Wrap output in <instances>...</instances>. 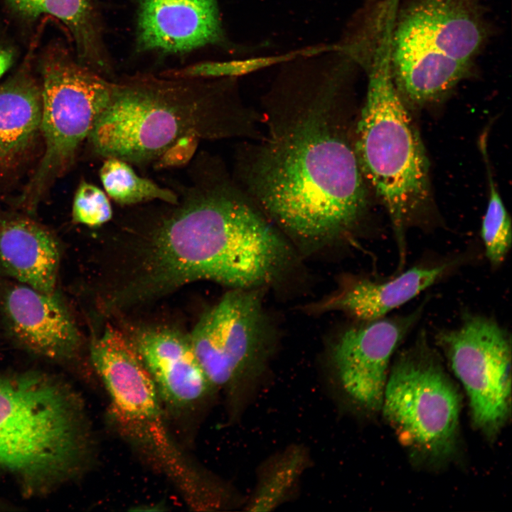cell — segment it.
I'll use <instances>...</instances> for the list:
<instances>
[{
  "mask_svg": "<svg viewBox=\"0 0 512 512\" xmlns=\"http://www.w3.org/2000/svg\"><path fill=\"white\" fill-rule=\"evenodd\" d=\"M60 246L45 226L23 216L0 217V267L13 280L56 292Z\"/></svg>",
  "mask_w": 512,
  "mask_h": 512,
  "instance_id": "cell-17",
  "label": "cell"
},
{
  "mask_svg": "<svg viewBox=\"0 0 512 512\" xmlns=\"http://www.w3.org/2000/svg\"><path fill=\"white\" fill-rule=\"evenodd\" d=\"M17 53L16 47L11 41L0 38V79L13 66Z\"/></svg>",
  "mask_w": 512,
  "mask_h": 512,
  "instance_id": "cell-27",
  "label": "cell"
},
{
  "mask_svg": "<svg viewBox=\"0 0 512 512\" xmlns=\"http://www.w3.org/2000/svg\"><path fill=\"white\" fill-rule=\"evenodd\" d=\"M341 74L272 96L267 135L247 148L241 180L266 215L300 243L345 238L367 212V185L341 107Z\"/></svg>",
  "mask_w": 512,
  "mask_h": 512,
  "instance_id": "cell-1",
  "label": "cell"
},
{
  "mask_svg": "<svg viewBox=\"0 0 512 512\" xmlns=\"http://www.w3.org/2000/svg\"><path fill=\"white\" fill-rule=\"evenodd\" d=\"M200 139L185 137L168 148L155 161L159 167H174L188 162L193 156Z\"/></svg>",
  "mask_w": 512,
  "mask_h": 512,
  "instance_id": "cell-26",
  "label": "cell"
},
{
  "mask_svg": "<svg viewBox=\"0 0 512 512\" xmlns=\"http://www.w3.org/2000/svg\"><path fill=\"white\" fill-rule=\"evenodd\" d=\"M435 338L466 390L474 426L494 437L511 411V343L508 331L492 318L466 313L460 324L439 331Z\"/></svg>",
  "mask_w": 512,
  "mask_h": 512,
  "instance_id": "cell-10",
  "label": "cell"
},
{
  "mask_svg": "<svg viewBox=\"0 0 512 512\" xmlns=\"http://www.w3.org/2000/svg\"><path fill=\"white\" fill-rule=\"evenodd\" d=\"M353 146L367 186L384 206L405 264L406 233L430 195L429 163L420 134L393 80L389 55L375 60L356 125Z\"/></svg>",
  "mask_w": 512,
  "mask_h": 512,
  "instance_id": "cell-4",
  "label": "cell"
},
{
  "mask_svg": "<svg viewBox=\"0 0 512 512\" xmlns=\"http://www.w3.org/2000/svg\"><path fill=\"white\" fill-rule=\"evenodd\" d=\"M178 201L142 208L149 215L137 272L123 287L132 304L209 280L262 289L295 262L284 235L250 203L215 159H199Z\"/></svg>",
  "mask_w": 512,
  "mask_h": 512,
  "instance_id": "cell-2",
  "label": "cell"
},
{
  "mask_svg": "<svg viewBox=\"0 0 512 512\" xmlns=\"http://www.w3.org/2000/svg\"><path fill=\"white\" fill-rule=\"evenodd\" d=\"M487 169L490 191L481 235L486 256L491 267L496 269L505 261L511 247V221L491 178L488 164Z\"/></svg>",
  "mask_w": 512,
  "mask_h": 512,
  "instance_id": "cell-23",
  "label": "cell"
},
{
  "mask_svg": "<svg viewBox=\"0 0 512 512\" xmlns=\"http://www.w3.org/2000/svg\"><path fill=\"white\" fill-rule=\"evenodd\" d=\"M305 455L300 449L284 452L263 473L251 502L250 511H268L280 503L301 474Z\"/></svg>",
  "mask_w": 512,
  "mask_h": 512,
  "instance_id": "cell-22",
  "label": "cell"
},
{
  "mask_svg": "<svg viewBox=\"0 0 512 512\" xmlns=\"http://www.w3.org/2000/svg\"><path fill=\"white\" fill-rule=\"evenodd\" d=\"M0 306L11 334L33 353L58 359L78 350L79 330L57 292L47 294L13 280L1 287Z\"/></svg>",
  "mask_w": 512,
  "mask_h": 512,
  "instance_id": "cell-12",
  "label": "cell"
},
{
  "mask_svg": "<svg viewBox=\"0 0 512 512\" xmlns=\"http://www.w3.org/2000/svg\"><path fill=\"white\" fill-rule=\"evenodd\" d=\"M18 20L34 23L51 17L68 31L77 60L102 73L110 70L102 26L95 0H2Z\"/></svg>",
  "mask_w": 512,
  "mask_h": 512,
  "instance_id": "cell-20",
  "label": "cell"
},
{
  "mask_svg": "<svg viewBox=\"0 0 512 512\" xmlns=\"http://www.w3.org/2000/svg\"><path fill=\"white\" fill-rule=\"evenodd\" d=\"M72 216L74 222L89 227H99L113 216L110 198L95 185L82 182L75 191Z\"/></svg>",
  "mask_w": 512,
  "mask_h": 512,
  "instance_id": "cell-25",
  "label": "cell"
},
{
  "mask_svg": "<svg viewBox=\"0 0 512 512\" xmlns=\"http://www.w3.org/2000/svg\"><path fill=\"white\" fill-rule=\"evenodd\" d=\"M42 95L45 149L20 199L33 210L47 188L72 164L106 106L112 82L80 63L62 41L44 46L36 60Z\"/></svg>",
  "mask_w": 512,
  "mask_h": 512,
  "instance_id": "cell-6",
  "label": "cell"
},
{
  "mask_svg": "<svg viewBox=\"0 0 512 512\" xmlns=\"http://www.w3.org/2000/svg\"><path fill=\"white\" fill-rule=\"evenodd\" d=\"M100 178L108 197L122 206H133L154 201L174 204L178 201L174 189L160 186L139 176L128 162L114 157L105 159Z\"/></svg>",
  "mask_w": 512,
  "mask_h": 512,
  "instance_id": "cell-21",
  "label": "cell"
},
{
  "mask_svg": "<svg viewBox=\"0 0 512 512\" xmlns=\"http://www.w3.org/2000/svg\"><path fill=\"white\" fill-rule=\"evenodd\" d=\"M73 393L35 373L0 377V466L28 490L65 478L86 449Z\"/></svg>",
  "mask_w": 512,
  "mask_h": 512,
  "instance_id": "cell-5",
  "label": "cell"
},
{
  "mask_svg": "<svg viewBox=\"0 0 512 512\" xmlns=\"http://www.w3.org/2000/svg\"><path fill=\"white\" fill-rule=\"evenodd\" d=\"M459 260L419 265L383 282L351 279L339 290L311 305L317 313L341 311L358 321L383 318L437 283L457 265Z\"/></svg>",
  "mask_w": 512,
  "mask_h": 512,
  "instance_id": "cell-16",
  "label": "cell"
},
{
  "mask_svg": "<svg viewBox=\"0 0 512 512\" xmlns=\"http://www.w3.org/2000/svg\"><path fill=\"white\" fill-rule=\"evenodd\" d=\"M422 309L420 306L405 315L358 321L338 338L333 363L343 390L361 407L380 410L391 357Z\"/></svg>",
  "mask_w": 512,
  "mask_h": 512,
  "instance_id": "cell-11",
  "label": "cell"
},
{
  "mask_svg": "<svg viewBox=\"0 0 512 512\" xmlns=\"http://www.w3.org/2000/svg\"><path fill=\"white\" fill-rule=\"evenodd\" d=\"M168 78L143 75L112 82L87 137L94 154L142 166L181 138L221 139L243 131L241 108L222 82Z\"/></svg>",
  "mask_w": 512,
  "mask_h": 512,
  "instance_id": "cell-3",
  "label": "cell"
},
{
  "mask_svg": "<svg viewBox=\"0 0 512 512\" xmlns=\"http://www.w3.org/2000/svg\"><path fill=\"white\" fill-rule=\"evenodd\" d=\"M403 351L387 378L380 410L401 440L432 461L455 450L460 397L425 334Z\"/></svg>",
  "mask_w": 512,
  "mask_h": 512,
  "instance_id": "cell-7",
  "label": "cell"
},
{
  "mask_svg": "<svg viewBox=\"0 0 512 512\" xmlns=\"http://www.w3.org/2000/svg\"><path fill=\"white\" fill-rule=\"evenodd\" d=\"M389 61L401 97L415 105L437 100L469 73V65L407 38L393 35Z\"/></svg>",
  "mask_w": 512,
  "mask_h": 512,
  "instance_id": "cell-19",
  "label": "cell"
},
{
  "mask_svg": "<svg viewBox=\"0 0 512 512\" xmlns=\"http://www.w3.org/2000/svg\"><path fill=\"white\" fill-rule=\"evenodd\" d=\"M161 401L183 409L199 402L212 387L191 346L188 335L168 327L137 330L129 338Z\"/></svg>",
  "mask_w": 512,
  "mask_h": 512,
  "instance_id": "cell-15",
  "label": "cell"
},
{
  "mask_svg": "<svg viewBox=\"0 0 512 512\" xmlns=\"http://www.w3.org/2000/svg\"><path fill=\"white\" fill-rule=\"evenodd\" d=\"M262 289H231L199 319L188 338L212 387L232 395L260 375L271 336Z\"/></svg>",
  "mask_w": 512,
  "mask_h": 512,
  "instance_id": "cell-9",
  "label": "cell"
},
{
  "mask_svg": "<svg viewBox=\"0 0 512 512\" xmlns=\"http://www.w3.org/2000/svg\"><path fill=\"white\" fill-rule=\"evenodd\" d=\"M30 56L0 83V176L23 162L41 133V87Z\"/></svg>",
  "mask_w": 512,
  "mask_h": 512,
  "instance_id": "cell-18",
  "label": "cell"
},
{
  "mask_svg": "<svg viewBox=\"0 0 512 512\" xmlns=\"http://www.w3.org/2000/svg\"><path fill=\"white\" fill-rule=\"evenodd\" d=\"M90 353L119 430L146 449L182 487L191 485L195 473L186 465L169 434L161 400L130 338L107 326L92 342Z\"/></svg>",
  "mask_w": 512,
  "mask_h": 512,
  "instance_id": "cell-8",
  "label": "cell"
},
{
  "mask_svg": "<svg viewBox=\"0 0 512 512\" xmlns=\"http://www.w3.org/2000/svg\"><path fill=\"white\" fill-rule=\"evenodd\" d=\"M393 34L471 66L487 32L479 0H411Z\"/></svg>",
  "mask_w": 512,
  "mask_h": 512,
  "instance_id": "cell-13",
  "label": "cell"
},
{
  "mask_svg": "<svg viewBox=\"0 0 512 512\" xmlns=\"http://www.w3.org/2000/svg\"><path fill=\"white\" fill-rule=\"evenodd\" d=\"M224 41L218 0H139L141 51L184 53Z\"/></svg>",
  "mask_w": 512,
  "mask_h": 512,
  "instance_id": "cell-14",
  "label": "cell"
},
{
  "mask_svg": "<svg viewBox=\"0 0 512 512\" xmlns=\"http://www.w3.org/2000/svg\"><path fill=\"white\" fill-rule=\"evenodd\" d=\"M316 48L292 51L277 55L252 57L228 61L206 62L170 71L166 77L178 78H233L258 71L279 63L294 60L300 55L315 53Z\"/></svg>",
  "mask_w": 512,
  "mask_h": 512,
  "instance_id": "cell-24",
  "label": "cell"
}]
</instances>
